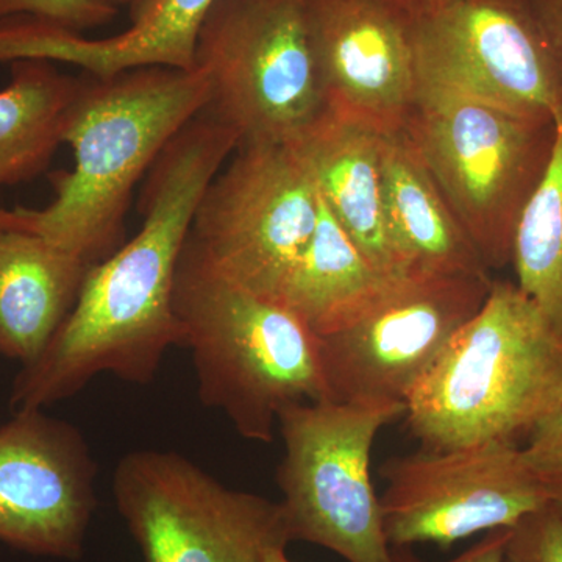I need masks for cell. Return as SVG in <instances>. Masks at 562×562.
<instances>
[{"instance_id":"obj_9","label":"cell","mask_w":562,"mask_h":562,"mask_svg":"<svg viewBox=\"0 0 562 562\" xmlns=\"http://www.w3.org/2000/svg\"><path fill=\"white\" fill-rule=\"evenodd\" d=\"M491 277L412 273L360 319L319 336L327 401L405 403L462 325Z\"/></svg>"},{"instance_id":"obj_15","label":"cell","mask_w":562,"mask_h":562,"mask_svg":"<svg viewBox=\"0 0 562 562\" xmlns=\"http://www.w3.org/2000/svg\"><path fill=\"white\" fill-rule=\"evenodd\" d=\"M297 143L312 166L322 202L362 257L391 279L412 276L384 220L382 133L327 114Z\"/></svg>"},{"instance_id":"obj_26","label":"cell","mask_w":562,"mask_h":562,"mask_svg":"<svg viewBox=\"0 0 562 562\" xmlns=\"http://www.w3.org/2000/svg\"><path fill=\"white\" fill-rule=\"evenodd\" d=\"M380 2L397 10L398 13L408 18V20L417 21L420 18L435 13V11L441 10L442 7L449 5L454 0H380Z\"/></svg>"},{"instance_id":"obj_23","label":"cell","mask_w":562,"mask_h":562,"mask_svg":"<svg viewBox=\"0 0 562 562\" xmlns=\"http://www.w3.org/2000/svg\"><path fill=\"white\" fill-rule=\"evenodd\" d=\"M522 454L547 501L562 516V406L532 428Z\"/></svg>"},{"instance_id":"obj_22","label":"cell","mask_w":562,"mask_h":562,"mask_svg":"<svg viewBox=\"0 0 562 562\" xmlns=\"http://www.w3.org/2000/svg\"><path fill=\"white\" fill-rule=\"evenodd\" d=\"M505 562H562V516L550 503L509 528Z\"/></svg>"},{"instance_id":"obj_20","label":"cell","mask_w":562,"mask_h":562,"mask_svg":"<svg viewBox=\"0 0 562 562\" xmlns=\"http://www.w3.org/2000/svg\"><path fill=\"white\" fill-rule=\"evenodd\" d=\"M554 122L552 158L520 216L512 262L517 286L562 331V106Z\"/></svg>"},{"instance_id":"obj_2","label":"cell","mask_w":562,"mask_h":562,"mask_svg":"<svg viewBox=\"0 0 562 562\" xmlns=\"http://www.w3.org/2000/svg\"><path fill=\"white\" fill-rule=\"evenodd\" d=\"M562 406V331L512 281H492L406 401L424 449L512 441Z\"/></svg>"},{"instance_id":"obj_14","label":"cell","mask_w":562,"mask_h":562,"mask_svg":"<svg viewBox=\"0 0 562 562\" xmlns=\"http://www.w3.org/2000/svg\"><path fill=\"white\" fill-rule=\"evenodd\" d=\"M214 0H138L132 25L111 38H85L32 20L0 21V63L63 61L92 77L140 68L195 69L199 33Z\"/></svg>"},{"instance_id":"obj_7","label":"cell","mask_w":562,"mask_h":562,"mask_svg":"<svg viewBox=\"0 0 562 562\" xmlns=\"http://www.w3.org/2000/svg\"><path fill=\"white\" fill-rule=\"evenodd\" d=\"M319 213V191L299 143L247 140L203 192L190 238L227 279L279 302Z\"/></svg>"},{"instance_id":"obj_3","label":"cell","mask_w":562,"mask_h":562,"mask_svg":"<svg viewBox=\"0 0 562 562\" xmlns=\"http://www.w3.org/2000/svg\"><path fill=\"white\" fill-rule=\"evenodd\" d=\"M172 303L201 402L247 441L272 442L288 406L327 401L319 336L280 302L227 279L190 236Z\"/></svg>"},{"instance_id":"obj_10","label":"cell","mask_w":562,"mask_h":562,"mask_svg":"<svg viewBox=\"0 0 562 562\" xmlns=\"http://www.w3.org/2000/svg\"><path fill=\"white\" fill-rule=\"evenodd\" d=\"M420 85L527 116L562 106V63L527 0H454L413 21Z\"/></svg>"},{"instance_id":"obj_27","label":"cell","mask_w":562,"mask_h":562,"mask_svg":"<svg viewBox=\"0 0 562 562\" xmlns=\"http://www.w3.org/2000/svg\"><path fill=\"white\" fill-rule=\"evenodd\" d=\"M262 562H294L291 560L290 557L286 554V547L279 546L273 547V549L269 550L268 553H266L265 561Z\"/></svg>"},{"instance_id":"obj_11","label":"cell","mask_w":562,"mask_h":562,"mask_svg":"<svg viewBox=\"0 0 562 562\" xmlns=\"http://www.w3.org/2000/svg\"><path fill=\"white\" fill-rule=\"evenodd\" d=\"M383 528L391 547L452 549L479 532L512 528L546 506V494L512 441L422 449L383 462Z\"/></svg>"},{"instance_id":"obj_28","label":"cell","mask_w":562,"mask_h":562,"mask_svg":"<svg viewBox=\"0 0 562 562\" xmlns=\"http://www.w3.org/2000/svg\"><path fill=\"white\" fill-rule=\"evenodd\" d=\"M111 2L114 3V5L116 7H120V5H133V3H136L138 2V0H111Z\"/></svg>"},{"instance_id":"obj_17","label":"cell","mask_w":562,"mask_h":562,"mask_svg":"<svg viewBox=\"0 0 562 562\" xmlns=\"http://www.w3.org/2000/svg\"><path fill=\"white\" fill-rule=\"evenodd\" d=\"M90 269L41 236L0 228V357L35 361L72 312Z\"/></svg>"},{"instance_id":"obj_24","label":"cell","mask_w":562,"mask_h":562,"mask_svg":"<svg viewBox=\"0 0 562 562\" xmlns=\"http://www.w3.org/2000/svg\"><path fill=\"white\" fill-rule=\"evenodd\" d=\"M508 536L509 528H498V530L490 531L482 541L476 542L471 549L458 554L453 560L443 562H505V547ZM392 558H394V562H430L420 560L406 547H392Z\"/></svg>"},{"instance_id":"obj_16","label":"cell","mask_w":562,"mask_h":562,"mask_svg":"<svg viewBox=\"0 0 562 562\" xmlns=\"http://www.w3.org/2000/svg\"><path fill=\"white\" fill-rule=\"evenodd\" d=\"M384 220L409 273L491 277L405 132L382 135Z\"/></svg>"},{"instance_id":"obj_1","label":"cell","mask_w":562,"mask_h":562,"mask_svg":"<svg viewBox=\"0 0 562 562\" xmlns=\"http://www.w3.org/2000/svg\"><path fill=\"white\" fill-rule=\"evenodd\" d=\"M210 99L199 68L81 79L63 135L72 171L52 177L55 199L46 209H0V228L33 233L90 266L106 260L120 249L133 188Z\"/></svg>"},{"instance_id":"obj_5","label":"cell","mask_w":562,"mask_h":562,"mask_svg":"<svg viewBox=\"0 0 562 562\" xmlns=\"http://www.w3.org/2000/svg\"><path fill=\"white\" fill-rule=\"evenodd\" d=\"M405 403H297L280 413L277 468L290 541L324 547L347 562H394L371 482V453Z\"/></svg>"},{"instance_id":"obj_4","label":"cell","mask_w":562,"mask_h":562,"mask_svg":"<svg viewBox=\"0 0 562 562\" xmlns=\"http://www.w3.org/2000/svg\"><path fill=\"white\" fill-rule=\"evenodd\" d=\"M403 132L486 268L512 265L520 216L552 158L554 117L420 85Z\"/></svg>"},{"instance_id":"obj_19","label":"cell","mask_w":562,"mask_h":562,"mask_svg":"<svg viewBox=\"0 0 562 562\" xmlns=\"http://www.w3.org/2000/svg\"><path fill=\"white\" fill-rule=\"evenodd\" d=\"M81 79L47 60L11 63L10 83L0 91V187H13L46 171L63 144L70 106Z\"/></svg>"},{"instance_id":"obj_6","label":"cell","mask_w":562,"mask_h":562,"mask_svg":"<svg viewBox=\"0 0 562 562\" xmlns=\"http://www.w3.org/2000/svg\"><path fill=\"white\" fill-rule=\"evenodd\" d=\"M195 68L210 81L206 110L241 143H297L328 114L305 0H214Z\"/></svg>"},{"instance_id":"obj_8","label":"cell","mask_w":562,"mask_h":562,"mask_svg":"<svg viewBox=\"0 0 562 562\" xmlns=\"http://www.w3.org/2000/svg\"><path fill=\"white\" fill-rule=\"evenodd\" d=\"M113 494L144 562H262L291 542L280 502L231 490L177 452L125 454Z\"/></svg>"},{"instance_id":"obj_21","label":"cell","mask_w":562,"mask_h":562,"mask_svg":"<svg viewBox=\"0 0 562 562\" xmlns=\"http://www.w3.org/2000/svg\"><path fill=\"white\" fill-rule=\"evenodd\" d=\"M117 9L111 0H0V21L32 18L81 33L109 24L117 16Z\"/></svg>"},{"instance_id":"obj_25","label":"cell","mask_w":562,"mask_h":562,"mask_svg":"<svg viewBox=\"0 0 562 562\" xmlns=\"http://www.w3.org/2000/svg\"><path fill=\"white\" fill-rule=\"evenodd\" d=\"M562 63V0H527Z\"/></svg>"},{"instance_id":"obj_12","label":"cell","mask_w":562,"mask_h":562,"mask_svg":"<svg viewBox=\"0 0 562 562\" xmlns=\"http://www.w3.org/2000/svg\"><path fill=\"white\" fill-rule=\"evenodd\" d=\"M98 464L76 425L22 409L0 427V542L77 561L95 509Z\"/></svg>"},{"instance_id":"obj_13","label":"cell","mask_w":562,"mask_h":562,"mask_svg":"<svg viewBox=\"0 0 562 562\" xmlns=\"http://www.w3.org/2000/svg\"><path fill=\"white\" fill-rule=\"evenodd\" d=\"M305 13L328 114L405 131L420 88L413 21L380 0H305Z\"/></svg>"},{"instance_id":"obj_18","label":"cell","mask_w":562,"mask_h":562,"mask_svg":"<svg viewBox=\"0 0 562 562\" xmlns=\"http://www.w3.org/2000/svg\"><path fill=\"white\" fill-rule=\"evenodd\" d=\"M398 280L362 257L321 199L316 232L284 281L279 302L314 335L327 336L364 316Z\"/></svg>"}]
</instances>
